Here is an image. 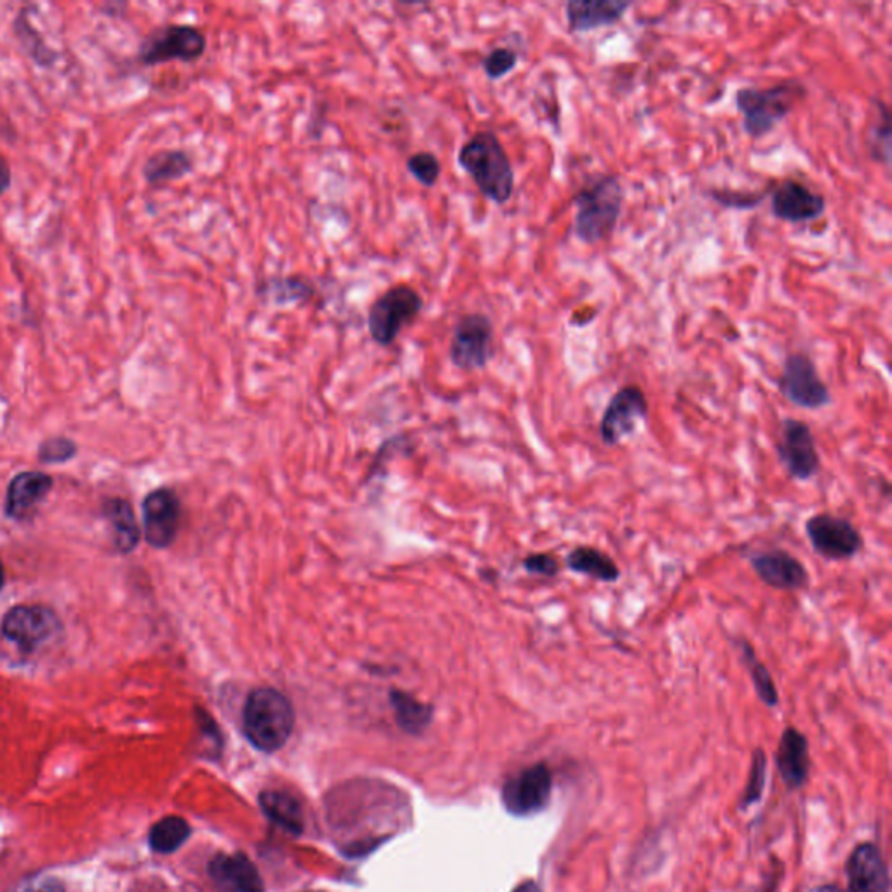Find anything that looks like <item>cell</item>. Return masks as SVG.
Returning a JSON list of instances; mask_svg holds the SVG:
<instances>
[{"mask_svg":"<svg viewBox=\"0 0 892 892\" xmlns=\"http://www.w3.org/2000/svg\"><path fill=\"white\" fill-rule=\"evenodd\" d=\"M459 165L490 201L506 204L513 198V165L495 133H474L459 150Z\"/></svg>","mask_w":892,"mask_h":892,"instance_id":"obj_1","label":"cell"},{"mask_svg":"<svg viewBox=\"0 0 892 892\" xmlns=\"http://www.w3.org/2000/svg\"><path fill=\"white\" fill-rule=\"evenodd\" d=\"M295 727L292 701L272 688L250 692L243 710V728L248 741L260 752L274 753L283 748Z\"/></svg>","mask_w":892,"mask_h":892,"instance_id":"obj_2","label":"cell"},{"mask_svg":"<svg viewBox=\"0 0 892 892\" xmlns=\"http://www.w3.org/2000/svg\"><path fill=\"white\" fill-rule=\"evenodd\" d=\"M576 222L574 232L586 244H597L616 231L625 204L621 180L609 175L589 181L574 198Z\"/></svg>","mask_w":892,"mask_h":892,"instance_id":"obj_3","label":"cell"},{"mask_svg":"<svg viewBox=\"0 0 892 892\" xmlns=\"http://www.w3.org/2000/svg\"><path fill=\"white\" fill-rule=\"evenodd\" d=\"M807 90L800 81H785L770 87H741L736 105L743 114V128L753 140L769 135L777 124L790 116L795 105L806 98Z\"/></svg>","mask_w":892,"mask_h":892,"instance_id":"obj_4","label":"cell"},{"mask_svg":"<svg viewBox=\"0 0 892 892\" xmlns=\"http://www.w3.org/2000/svg\"><path fill=\"white\" fill-rule=\"evenodd\" d=\"M424 308V298L410 284H396L371 304L366 326L371 340L389 347L398 340L405 326L416 322Z\"/></svg>","mask_w":892,"mask_h":892,"instance_id":"obj_5","label":"cell"},{"mask_svg":"<svg viewBox=\"0 0 892 892\" xmlns=\"http://www.w3.org/2000/svg\"><path fill=\"white\" fill-rule=\"evenodd\" d=\"M208 50V38L199 27L174 23L148 33L138 48L136 60L144 66L165 63H193Z\"/></svg>","mask_w":892,"mask_h":892,"instance_id":"obj_6","label":"cell"},{"mask_svg":"<svg viewBox=\"0 0 892 892\" xmlns=\"http://www.w3.org/2000/svg\"><path fill=\"white\" fill-rule=\"evenodd\" d=\"M62 633V622L54 610L41 605H20L2 619V640L21 658L32 655Z\"/></svg>","mask_w":892,"mask_h":892,"instance_id":"obj_7","label":"cell"},{"mask_svg":"<svg viewBox=\"0 0 892 892\" xmlns=\"http://www.w3.org/2000/svg\"><path fill=\"white\" fill-rule=\"evenodd\" d=\"M807 539L816 555L828 562H848L863 552L864 539L854 523L831 513H818L807 520Z\"/></svg>","mask_w":892,"mask_h":892,"instance_id":"obj_8","label":"cell"},{"mask_svg":"<svg viewBox=\"0 0 892 892\" xmlns=\"http://www.w3.org/2000/svg\"><path fill=\"white\" fill-rule=\"evenodd\" d=\"M777 459L795 482H810L821 471V457L816 447L815 432L804 420H783L776 443Z\"/></svg>","mask_w":892,"mask_h":892,"instance_id":"obj_9","label":"cell"},{"mask_svg":"<svg viewBox=\"0 0 892 892\" xmlns=\"http://www.w3.org/2000/svg\"><path fill=\"white\" fill-rule=\"evenodd\" d=\"M494 356V323L482 313L464 314L453 325L450 359L461 370H482Z\"/></svg>","mask_w":892,"mask_h":892,"instance_id":"obj_10","label":"cell"},{"mask_svg":"<svg viewBox=\"0 0 892 892\" xmlns=\"http://www.w3.org/2000/svg\"><path fill=\"white\" fill-rule=\"evenodd\" d=\"M553 795V773L546 762L525 767L507 779L502 788V804L507 812L518 818L543 812Z\"/></svg>","mask_w":892,"mask_h":892,"instance_id":"obj_11","label":"cell"},{"mask_svg":"<svg viewBox=\"0 0 892 892\" xmlns=\"http://www.w3.org/2000/svg\"><path fill=\"white\" fill-rule=\"evenodd\" d=\"M649 417V401L638 386H625L610 398L600 420V438L607 447H617L634 437Z\"/></svg>","mask_w":892,"mask_h":892,"instance_id":"obj_12","label":"cell"},{"mask_svg":"<svg viewBox=\"0 0 892 892\" xmlns=\"http://www.w3.org/2000/svg\"><path fill=\"white\" fill-rule=\"evenodd\" d=\"M779 391L791 405L802 410H821L831 403V392L819 377L810 356L794 353L785 359Z\"/></svg>","mask_w":892,"mask_h":892,"instance_id":"obj_13","label":"cell"},{"mask_svg":"<svg viewBox=\"0 0 892 892\" xmlns=\"http://www.w3.org/2000/svg\"><path fill=\"white\" fill-rule=\"evenodd\" d=\"M180 527V501L168 489L154 490L144 501L145 539L156 549H165L177 539Z\"/></svg>","mask_w":892,"mask_h":892,"instance_id":"obj_14","label":"cell"},{"mask_svg":"<svg viewBox=\"0 0 892 892\" xmlns=\"http://www.w3.org/2000/svg\"><path fill=\"white\" fill-rule=\"evenodd\" d=\"M749 564L758 579L777 591H798L809 585L806 565L786 549L755 553Z\"/></svg>","mask_w":892,"mask_h":892,"instance_id":"obj_15","label":"cell"},{"mask_svg":"<svg viewBox=\"0 0 892 892\" xmlns=\"http://www.w3.org/2000/svg\"><path fill=\"white\" fill-rule=\"evenodd\" d=\"M848 892H889L891 877L884 856L875 842H861L846 864Z\"/></svg>","mask_w":892,"mask_h":892,"instance_id":"obj_16","label":"cell"},{"mask_svg":"<svg viewBox=\"0 0 892 892\" xmlns=\"http://www.w3.org/2000/svg\"><path fill=\"white\" fill-rule=\"evenodd\" d=\"M827 210V199L797 180H785L773 192V213L783 222L818 220Z\"/></svg>","mask_w":892,"mask_h":892,"instance_id":"obj_17","label":"cell"},{"mask_svg":"<svg viewBox=\"0 0 892 892\" xmlns=\"http://www.w3.org/2000/svg\"><path fill=\"white\" fill-rule=\"evenodd\" d=\"M777 773L788 790H798L807 783L810 770L809 739L797 727L783 731L776 749Z\"/></svg>","mask_w":892,"mask_h":892,"instance_id":"obj_18","label":"cell"},{"mask_svg":"<svg viewBox=\"0 0 892 892\" xmlns=\"http://www.w3.org/2000/svg\"><path fill=\"white\" fill-rule=\"evenodd\" d=\"M53 489V478L39 471H27L9 483L6 514L9 518L27 520Z\"/></svg>","mask_w":892,"mask_h":892,"instance_id":"obj_19","label":"cell"},{"mask_svg":"<svg viewBox=\"0 0 892 892\" xmlns=\"http://www.w3.org/2000/svg\"><path fill=\"white\" fill-rule=\"evenodd\" d=\"M629 8L631 2L619 0H570L565 8L568 30L571 33H583L616 25Z\"/></svg>","mask_w":892,"mask_h":892,"instance_id":"obj_20","label":"cell"},{"mask_svg":"<svg viewBox=\"0 0 892 892\" xmlns=\"http://www.w3.org/2000/svg\"><path fill=\"white\" fill-rule=\"evenodd\" d=\"M210 877L225 892H264L255 864L243 854H219L210 861Z\"/></svg>","mask_w":892,"mask_h":892,"instance_id":"obj_21","label":"cell"},{"mask_svg":"<svg viewBox=\"0 0 892 892\" xmlns=\"http://www.w3.org/2000/svg\"><path fill=\"white\" fill-rule=\"evenodd\" d=\"M565 567L577 576H585L604 585H613L621 579V568L616 564V559L598 547H574L565 556Z\"/></svg>","mask_w":892,"mask_h":892,"instance_id":"obj_22","label":"cell"},{"mask_svg":"<svg viewBox=\"0 0 892 892\" xmlns=\"http://www.w3.org/2000/svg\"><path fill=\"white\" fill-rule=\"evenodd\" d=\"M193 171V157L181 148H166L153 154L141 168L148 186L161 187L189 177Z\"/></svg>","mask_w":892,"mask_h":892,"instance_id":"obj_23","label":"cell"},{"mask_svg":"<svg viewBox=\"0 0 892 892\" xmlns=\"http://www.w3.org/2000/svg\"><path fill=\"white\" fill-rule=\"evenodd\" d=\"M256 295L269 304L281 307V305L305 304L316 295V290L305 277L274 276L256 284Z\"/></svg>","mask_w":892,"mask_h":892,"instance_id":"obj_24","label":"cell"},{"mask_svg":"<svg viewBox=\"0 0 892 892\" xmlns=\"http://www.w3.org/2000/svg\"><path fill=\"white\" fill-rule=\"evenodd\" d=\"M103 514L112 528V537L120 553H132L140 543V527L136 523L132 504L124 499H111L103 506Z\"/></svg>","mask_w":892,"mask_h":892,"instance_id":"obj_25","label":"cell"},{"mask_svg":"<svg viewBox=\"0 0 892 892\" xmlns=\"http://www.w3.org/2000/svg\"><path fill=\"white\" fill-rule=\"evenodd\" d=\"M736 646L737 650H739L741 662L745 664L746 671H748L758 700L770 710L779 706V692H777L776 682H774L769 668L765 667L764 661L758 658L755 647L748 640H743V638L737 640Z\"/></svg>","mask_w":892,"mask_h":892,"instance_id":"obj_26","label":"cell"},{"mask_svg":"<svg viewBox=\"0 0 892 892\" xmlns=\"http://www.w3.org/2000/svg\"><path fill=\"white\" fill-rule=\"evenodd\" d=\"M260 806L272 821L293 835H301L304 830V816L302 807L292 795L284 791H264L260 795Z\"/></svg>","mask_w":892,"mask_h":892,"instance_id":"obj_27","label":"cell"},{"mask_svg":"<svg viewBox=\"0 0 892 892\" xmlns=\"http://www.w3.org/2000/svg\"><path fill=\"white\" fill-rule=\"evenodd\" d=\"M29 8L21 9L18 13L17 20L13 21V32L17 35L18 44L21 50L27 54V59L32 60L33 63L42 69H51L56 63V56L53 48L45 44L44 39L39 35L35 27L29 18Z\"/></svg>","mask_w":892,"mask_h":892,"instance_id":"obj_28","label":"cell"},{"mask_svg":"<svg viewBox=\"0 0 892 892\" xmlns=\"http://www.w3.org/2000/svg\"><path fill=\"white\" fill-rule=\"evenodd\" d=\"M190 835L189 822L178 816H168L154 825L150 835H148V843L153 851L159 854H169V852L177 851L183 843L187 842Z\"/></svg>","mask_w":892,"mask_h":892,"instance_id":"obj_29","label":"cell"},{"mask_svg":"<svg viewBox=\"0 0 892 892\" xmlns=\"http://www.w3.org/2000/svg\"><path fill=\"white\" fill-rule=\"evenodd\" d=\"M391 704L395 707L398 724L408 732H420L428 727L432 718V710L411 697L407 692L395 691L391 694Z\"/></svg>","mask_w":892,"mask_h":892,"instance_id":"obj_30","label":"cell"},{"mask_svg":"<svg viewBox=\"0 0 892 892\" xmlns=\"http://www.w3.org/2000/svg\"><path fill=\"white\" fill-rule=\"evenodd\" d=\"M877 108H880L879 120L873 124L868 135V147L875 161L889 166L891 162V114L889 108L880 99H875Z\"/></svg>","mask_w":892,"mask_h":892,"instance_id":"obj_31","label":"cell"},{"mask_svg":"<svg viewBox=\"0 0 892 892\" xmlns=\"http://www.w3.org/2000/svg\"><path fill=\"white\" fill-rule=\"evenodd\" d=\"M765 785H767V755H765L764 749L757 748L752 755L748 783H746L743 798H741V809L746 810L749 806L760 802L762 797H764Z\"/></svg>","mask_w":892,"mask_h":892,"instance_id":"obj_32","label":"cell"},{"mask_svg":"<svg viewBox=\"0 0 892 892\" xmlns=\"http://www.w3.org/2000/svg\"><path fill=\"white\" fill-rule=\"evenodd\" d=\"M408 174L419 181L420 186L434 187L440 180L441 165L434 154L417 153L407 159Z\"/></svg>","mask_w":892,"mask_h":892,"instance_id":"obj_33","label":"cell"},{"mask_svg":"<svg viewBox=\"0 0 892 892\" xmlns=\"http://www.w3.org/2000/svg\"><path fill=\"white\" fill-rule=\"evenodd\" d=\"M518 60L516 51L506 48V45H501V48H495V50L486 54L482 62V69L490 81H499V78L506 77L507 74H511L516 69Z\"/></svg>","mask_w":892,"mask_h":892,"instance_id":"obj_34","label":"cell"},{"mask_svg":"<svg viewBox=\"0 0 892 892\" xmlns=\"http://www.w3.org/2000/svg\"><path fill=\"white\" fill-rule=\"evenodd\" d=\"M523 568L527 574L535 577H547V579H555L558 576L559 567L558 558L552 553H534L523 559Z\"/></svg>","mask_w":892,"mask_h":892,"instance_id":"obj_35","label":"cell"},{"mask_svg":"<svg viewBox=\"0 0 892 892\" xmlns=\"http://www.w3.org/2000/svg\"><path fill=\"white\" fill-rule=\"evenodd\" d=\"M74 441L66 440V438H51V440L42 443L41 450H39V457L45 464H59V462L69 461L71 457H74Z\"/></svg>","mask_w":892,"mask_h":892,"instance_id":"obj_36","label":"cell"},{"mask_svg":"<svg viewBox=\"0 0 892 892\" xmlns=\"http://www.w3.org/2000/svg\"><path fill=\"white\" fill-rule=\"evenodd\" d=\"M710 193L718 204L737 208V210H749V208H755V206L764 201L767 190L762 193L718 192V190H712Z\"/></svg>","mask_w":892,"mask_h":892,"instance_id":"obj_37","label":"cell"},{"mask_svg":"<svg viewBox=\"0 0 892 892\" xmlns=\"http://www.w3.org/2000/svg\"><path fill=\"white\" fill-rule=\"evenodd\" d=\"M17 892H65V888L54 877H38V879L27 880Z\"/></svg>","mask_w":892,"mask_h":892,"instance_id":"obj_38","label":"cell"},{"mask_svg":"<svg viewBox=\"0 0 892 892\" xmlns=\"http://www.w3.org/2000/svg\"><path fill=\"white\" fill-rule=\"evenodd\" d=\"M13 187V168L9 165L8 157L0 150V198L9 192Z\"/></svg>","mask_w":892,"mask_h":892,"instance_id":"obj_39","label":"cell"},{"mask_svg":"<svg viewBox=\"0 0 892 892\" xmlns=\"http://www.w3.org/2000/svg\"><path fill=\"white\" fill-rule=\"evenodd\" d=\"M513 892H543V889H541V885L534 882V880H527V882H523V884L514 889Z\"/></svg>","mask_w":892,"mask_h":892,"instance_id":"obj_40","label":"cell"},{"mask_svg":"<svg viewBox=\"0 0 892 892\" xmlns=\"http://www.w3.org/2000/svg\"><path fill=\"white\" fill-rule=\"evenodd\" d=\"M806 892H843L839 884H819L815 888L807 889Z\"/></svg>","mask_w":892,"mask_h":892,"instance_id":"obj_41","label":"cell"},{"mask_svg":"<svg viewBox=\"0 0 892 892\" xmlns=\"http://www.w3.org/2000/svg\"><path fill=\"white\" fill-rule=\"evenodd\" d=\"M4 583H6L4 565L0 564V591H2V588H4Z\"/></svg>","mask_w":892,"mask_h":892,"instance_id":"obj_42","label":"cell"}]
</instances>
